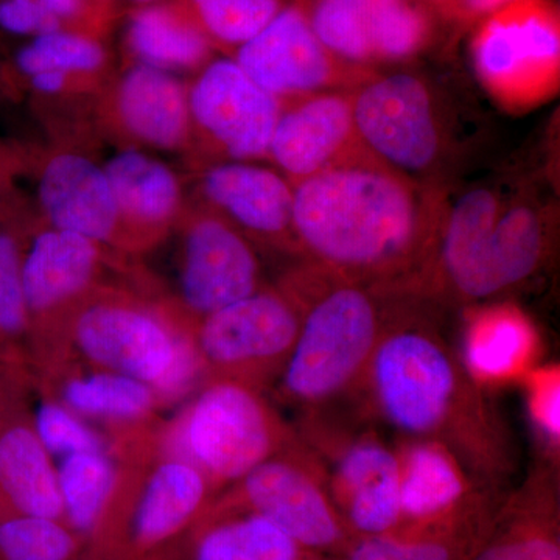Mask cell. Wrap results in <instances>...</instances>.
I'll list each match as a JSON object with an SVG mask.
<instances>
[{"instance_id":"c3c4849f","label":"cell","mask_w":560,"mask_h":560,"mask_svg":"<svg viewBox=\"0 0 560 560\" xmlns=\"http://www.w3.org/2000/svg\"><path fill=\"white\" fill-rule=\"evenodd\" d=\"M308 560H318V559L313 558V555H312L311 558H308Z\"/></svg>"},{"instance_id":"6da1fadb","label":"cell","mask_w":560,"mask_h":560,"mask_svg":"<svg viewBox=\"0 0 560 560\" xmlns=\"http://www.w3.org/2000/svg\"><path fill=\"white\" fill-rule=\"evenodd\" d=\"M445 206L436 187L355 162L293 184L294 238L320 270L419 296Z\"/></svg>"},{"instance_id":"cb8c5ba5","label":"cell","mask_w":560,"mask_h":560,"mask_svg":"<svg viewBox=\"0 0 560 560\" xmlns=\"http://www.w3.org/2000/svg\"><path fill=\"white\" fill-rule=\"evenodd\" d=\"M117 113L131 136L161 150L180 149L194 125L183 83L167 70L140 62L120 81Z\"/></svg>"},{"instance_id":"ac0fdd59","label":"cell","mask_w":560,"mask_h":560,"mask_svg":"<svg viewBox=\"0 0 560 560\" xmlns=\"http://www.w3.org/2000/svg\"><path fill=\"white\" fill-rule=\"evenodd\" d=\"M202 194L221 219L253 237L300 253L293 231V184L253 161H228L202 176Z\"/></svg>"},{"instance_id":"277c9868","label":"cell","mask_w":560,"mask_h":560,"mask_svg":"<svg viewBox=\"0 0 560 560\" xmlns=\"http://www.w3.org/2000/svg\"><path fill=\"white\" fill-rule=\"evenodd\" d=\"M550 248V217L541 206L475 187L445 206L420 296L470 305L500 298L534 278Z\"/></svg>"},{"instance_id":"7c38bea8","label":"cell","mask_w":560,"mask_h":560,"mask_svg":"<svg viewBox=\"0 0 560 560\" xmlns=\"http://www.w3.org/2000/svg\"><path fill=\"white\" fill-rule=\"evenodd\" d=\"M73 337L92 363L162 393L186 388L202 361L197 346L176 338L156 316L130 305H91L77 319Z\"/></svg>"},{"instance_id":"7dc6e473","label":"cell","mask_w":560,"mask_h":560,"mask_svg":"<svg viewBox=\"0 0 560 560\" xmlns=\"http://www.w3.org/2000/svg\"><path fill=\"white\" fill-rule=\"evenodd\" d=\"M427 2L434 3V2H438V0H427Z\"/></svg>"},{"instance_id":"b9f144b4","label":"cell","mask_w":560,"mask_h":560,"mask_svg":"<svg viewBox=\"0 0 560 560\" xmlns=\"http://www.w3.org/2000/svg\"><path fill=\"white\" fill-rule=\"evenodd\" d=\"M47 14L57 21L69 20L79 14L81 0H38Z\"/></svg>"},{"instance_id":"e575fe53","label":"cell","mask_w":560,"mask_h":560,"mask_svg":"<svg viewBox=\"0 0 560 560\" xmlns=\"http://www.w3.org/2000/svg\"><path fill=\"white\" fill-rule=\"evenodd\" d=\"M525 389L526 411L530 427L545 456L558 464L560 452V366L537 364L521 382Z\"/></svg>"},{"instance_id":"3957f363","label":"cell","mask_w":560,"mask_h":560,"mask_svg":"<svg viewBox=\"0 0 560 560\" xmlns=\"http://www.w3.org/2000/svg\"><path fill=\"white\" fill-rule=\"evenodd\" d=\"M289 289L301 308L294 348L280 372V393L305 419L359 396L397 294L308 264Z\"/></svg>"},{"instance_id":"603a6c76","label":"cell","mask_w":560,"mask_h":560,"mask_svg":"<svg viewBox=\"0 0 560 560\" xmlns=\"http://www.w3.org/2000/svg\"><path fill=\"white\" fill-rule=\"evenodd\" d=\"M10 515L62 521L57 469L35 429L9 412L0 425V518Z\"/></svg>"},{"instance_id":"8d00e7d4","label":"cell","mask_w":560,"mask_h":560,"mask_svg":"<svg viewBox=\"0 0 560 560\" xmlns=\"http://www.w3.org/2000/svg\"><path fill=\"white\" fill-rule=\"evenodd\" d=\"M36 436L49 455L65 456L83 452H105L94 430L81 422L68 407L58 404L40 405L33 423Z\"/></svg>"},{"instance_id":"8992f818","label":"cell","mask_w":560,"mask_h":560,"mask_svg":"<svg viewBox=\"0 0 560 560\" xmlns=\"http://www.w3.org/2000/svg\"><path fill=\"white\" fill-rule=\"evenodd\" d=\"M471 61L503 108L540 105L559 90L560 14L555 0H517L475 25Z\"/></svg>"},{"instance_id":"ee69618b","label":"cell","mask_w":560,"mask_h":560,"mask_svg":"<svg viewBox=\"0 0 560 560\" xmlns=\"http://www.w3.org/2000/svg\"><path fill=\"white\" fill-rule=\"evenodd\" d=\"M3 221H5V212H3L2 205H0V228L3 226Z\"/></svg>"},{"instance_id":"7a4b0ae2","label":"cell","mask_w":560,"mask_h":560,"mask_svg":"<svg viewBox=\"0 0 560 560\" xmlns=\"http://www.w3.org/2000/svg\"><path fill=\"white\" fill-rule=\"evenodd\" d=\"M418 301L397 294L359 397L401 438L447 447L480 485L503 481L514 470L503 420Z\"/></svg>"},{"instance_id":"83f0119b","label":"cell","mask_w":560,"mask_h":560,"mask_svg":"<svg viewBox=\"0 0 560 560\" xmlns=\"http://www.w3.org/2000/svg\"><path fill=\"white\" fill-rule=\"evenodd\" d=\"M128 46L140 65L167 70L194 69L208 60L210 36L200 21L168 7L139 10L128 25Z\"/></svg>"},{"instance_id":"f1b7e54d","label":"cell","mask_w":560,"mask_h":560,"mask_svg":"<svg viewBox=\"0 0 560 560\" xmlns=\"http://www.w3.org/2000/svg\"><path fill=\"white\" fill-rule=\"evenodd\" d=\"M62 522L81 539L91 540L116 497L117 469L105 452L65 456L57 470Z\"/></svg>"},{"instance_id":"ab89813d","label":"cell","mask_w":560,"mask_h":560,"mask_svg":"<svg viewBox=\"0 0 560 560\" xmlns=\"http://www.w3.org/2000/svg\"><path fill=\"white\" fill-rule=\"evenodd\" d=\"M69 75L62 72H47L35 73V75L28 77L31 86L39 94L55 95L66 90L68 86Z\"/></svg>"},{"instance_id":"bcb514c9","label":"cell","mask_w":560,"mask_h":560,"mask_svg":"<svg viewBox=\"0 0 560 560\" xmlns=\"http://www.w3.org/2000/svg\"><path fill=\"white\" fill-rule=\"evenodd\" d=\"M75 560H102V559L95 558V556H92L90 552V555H88L86 558H77Z\"/></svg>"},{"instance_id":"484cf974","label":"cell","mask_w":560,"mask_h":560,"mask_svg":"<svg viewBox=\"0 0 560 560\" xmlns=\"http://www.w3.org/2000/svg\"><path fill=\"white\" fill-rule=\"evenodd\" d=\"M121 220L161 226L178 213L180 184L164 162L139 150H124L103 165Z\"/></svg>"},{"instance_id":"30bf717a","label":"cell","mask_w":560,"mask_h":560,"mask_svg":"<svg viewBox=\"0 0 560 560\" xmlns=\"http://www.w3.org/2000/svg\"><path fill=\"white\" fill-rule=\"evenodd\" d=\"M301 327V308L287 290H257L202 318L197 349L219 377L259 388L279 377Z\"/></svg>"},{"instance_id":"1f68e13d","label":"cell","mask_w":560,"mask_h":560,"mask_svg":"<svg viewBox=\"0 0 560 560\" xmlns=\"http://www.w3.org/2000/svg\"><path fill=\"white\" fill-rule=\"evenodd\" d=\"M83 541L62 521L32 515L0 518V560H75Z\"/></svg>"},{"instance_id":"d590c367","label":"cell","mask_w":560,"mask_h":560,"mask_svg":"<svg viewBox=\"0 0 560 560\" xmlns=\"http://www.w3.org/2000/svg\"><path fill=\"white\" fill-rule=\"evenodd\" d=\"M24 250L16 232L0 228V346L16 340L31 326L22 283Z\"/></svg>"},{"instance_id":"4dcf8cb0","label":"cell","mask_w":560,"mask_h":560,"mask_svg":"<svg viewBox=\"0 0 560 560\" xmlns=\"http://www.w3.org/2000/svg\"><path fill=\"white\" fill-rule=\"evenodd\" d=\"M456 521L436 525L400 526L382 536L353 537L341 555L345 560H458L460 544L455 539Z\"/></svg>"},{"instance_id":"e0dca14e","label":"cell","mask_w":560,"mask_h":560,"mask_svg":"<svg viewBox=\"0 0 560 560\" xmlns=\"http://www.w3.org/2000/svg\"><path fill=\"white\" fill-rule=\"evenodd\" d=\"M260 264L248 238L220 215L194 220L184 235L180 296L202 318L256 293Z\"/></svg>"},{"instance_id":"4fadbf2b","label":"cell","mask_w":560,"mask_h":560,"mask_svg":"<svg viewBox=\"0 0 560 560\" xmlns=\"http://www.w3.org/2000/svg\"><path fill=\"white\" fill-rule=\"evenodd\" d=\"M235 62L280 102L353 91L375 72L341 60L313 31L304 3L293 2L235 51Z\"/></svg>"},{"instance_id":"ba28073f","label":"cell","mask_w":560,"mask_h":560,"mask_svg":"<svg viewBox=\"0 0 560 560\" xmlns=\"http://www.w3.org/2000/svg\"><path fill=\"white\" fill-rule=\"evenodd\" d=\"M302 441L318 455L331 500L353 537L399 528L400 481L396 447L371 430H346L324 419L304 420Z\"/></svg>"},{"instance_id":"44dd1931","label":"cell","mask_w":560,"mask_h":560,"mask_svg":"<svg viewBox=\"0 0 560 560\" xmlns=\"http://www.w3.org/2000/svg\"><path fill=\"white\" fill-rule=\"evenodd\" d=\"M38 200L55 230L108 242L121 217L103 165L77 153L51 158L38 183Z\"/></svg>"},{"instance_id":"5bb4252c","label":"cell","mask_w":560,"mask_h":560,"mask_svg":"<svg viewBox=\"0 0 560 560\" xmlns=\"http://www.w3.org/2000/svg\"><path fill=\"white\" fill-rule=\"evenodd\" d=\"M313 31L341 60L394 65L429 49L436 16L427 0H307Z\"/></svg>"},{"instance_id":"9a60e30c","label":"cell","mask_w":560,"mask_h":560,"mask_svg":"<svg viewBox=\"0 0 560 560\" xmlns=\"http://www.w3.org/2000/svg\"><path fill=\"white\" fill-rule=\"evenodd\" d=\"M191 124L230 161L268 158L282 102L261 90L234 58L205 66L189 91Z\"/></svg>"},{"instance_id":"f6af8a7d","label":"cell","mask_w":560,"mask_h":560,"mask_svg":"<svg viewBox=\"0 0 560 560\" xmlns=\"http://www.w3.org/2000/svg\"><path fill=\"white\" fill-rule=\"evenodd\" d=\"M135 2L143 3V5H150V3L160 2V0H135Z\"/></svg>"},{"instance_id":"d4e9b609","label":"cell","mask_w":560,"mask_h":560,"mask_svg":"<svg viewBox=\"0 0 560 560\" xmlns=\"http://www.w3.org/2000/svg\"><path fill=\"white\" fill-rule=\"evenodd\" d=\"M191 544V560H308L285 530L259 512L230 499L202 512Z\"/></svg>"},{"instance_id":"ffe728a7","label":"cell","mask_w":560,"mask_h":560,"mask_svg":"<svg viewBox=\"0 0 560 560\" xmlns=\"http://www.w3.org/2000/svg\"><path fill=\"white\" fill-rule=\"evenodd\" d=\"M399 459L400 526L436 525L466 517L481 499L477 486L458 458L436 441L401 438ZM399 526V528H400Z\"/></svg>"},{"instance_id":"60d3db41","label":"cell","mask_w":560,"mask_h":560,"mask_svg":"<svg viewBox=\"0 0 560 560\" xmlns=\"http://www.w3.org/2000/svg\"><path fill=\"white\" fill-rule=\"evenodd\" d=\"M20 167L16 153L10 147L0 143V200L9 191L14 173Z\"/></svg>"},{"instance_id":"74e56055","label":"cell","mask_w":560,"mask_h":560,"mask_svg":"<svg viewBox=\"0 0 560 560\" xmlns=\"http://www.w3.org/2000/svg\"><path fill=\"white\" fill-rule=\"evenodd\" d=\"M0 28L18 36H38L61 31V22L51 18L38 0H0Z\"/></svg>"},{"instance_id":"836d02e7","label":"cell","mask_w":560,"mask_h":560,"mask_svg":"<svg viewBox=\"0 0 560 560\" xmlns=\"http://www.w3.org/2000/svg\"><path fill=\"white\" fill-rule=\"evenodd\" d=\"M298 0H191L210 39L238 47Z\"/></svg>"},{"instance_id":"d6986e66","label":"cell","mask_w":560,"mask_h":560,"mask_svg":"<svg viewBox=\"0 0 560 560\" xmlns=\"http://www.w3.org/2000/svg\"><path fill=\"white\" fill-rule=\"evenodd\" d=\"M460 363L482 390L521 383L537 366L541 338L533 319L511 302L474 304L464 313Z\"/></svg>"},{"instance_id":"52a82bcc","label":"cell","mask_w":560,"mask_h":560,"mask_svg":"<svg viewBox=\"0 0 560 560\" xmlns=\"http://www.w3.org/2000/svg\"><path fill=\"white\" fill-rule=\"evenodd\" d=\"M296 438L259 388L217 377L190 405L180 429V447L210 486L237 485Z\"/></svg>"},{"instance_id":"7bdbcfd3","label":"cell","mask_w":560,"mask_h":560,"mask_svg":"<svg viewBox=\"0 0 560 560\" xmlns=\"http://www.w3.org/2000/svg\"><path fill=\"white\" fill-rule=\"evenodd\" d=\"M11 411V407L9 405V401H7L5 394L0 393V425H2L3 419L9 416V412Z\"/></svg>"},{"instance_id":"d6a6232c","label":"cell","mask_w":560,"mask_h":560,"mask_svg":"<svg viewBox=\"0 0 560 560\" xmlns=\"http://www.w3.org/2000/svg\"><path fill=\"white\" fill-rule=\"evenodd\" d=\"M105 50L97 40L69 32H49L33 36L16 54V68L22 75L62 72L66 75L91 73L102 68Z\"/></svg>"},{"instance_id":"4316f807","label":"cell","mask_w":560,"mask_h":560,"mask_svg":"<svg viewBox=\"0 0 560 560\" xmlns=\"http://www.w3.org/2000/svg\"><path fill=\"white\" fill-rule=\"evenodd\" d=\"M555 470L541 467L512 501L511 522L470 560H560L552 521Z\"/></svg>"},{"instance_id":"2e32d148","label":"cell","mask_w":560,"mask_h":560,"mask_svg":"<svg viewBox=\"0 0 560 560\" xmlns=\"http://www.w3.org/2000/svg\"><path fill=\"white\" fill-rule=\"evenodd\" d=\"M268 158L291 184L341 165L375 161L357 135L349 91L282 102Z\"/></svg>"},{"instance_id":"f546056e","label":"cell","mask_w":560,"mask_h":560,"mask_svg":"<svg viewBox=\"0 0 560 560\" xmlns=\"http://www.w3.org/2000/svg\"><path fill=\"white\" fill-rule=\"evenodd\" d=\"M62 399L69 410L80 415L132 420L153 408L154 389L138 378L106 371L66 383Z\"/></svg>"},{"instance_id":"7402d4cb","label":"cell","mask_w":560,"mask_h":560,"mask_svg":"<svg viewBox=\"0 0 560 560\" xmlns=\"http://www.w3.org/2000/svg\"><path fill=\"white\" fill-rule=\"evenodd\" d=\"M101 264V245L73 232L40 231L22 259V283L31 323L86 289Z\"/></svg>"},{"instance_id":"5b68a950","label":"cell","mask_w":560,"mask_h":560,"mask_svg":"<svg viewBox=\"0 0 560 560\" xmlns=\"http://www.w3.org/2000/svg\"><path fill=\"white\" fill-rule=\"evenodd\" d=\"M361 145L388 171L429 186L451 153L440 97L418 73L375 70L350 91Z\"/></svg>"},{"instance_id":"9c48e42d","label":"cell","mask_w":560,"mask_h":560,"mask_svg":"<svg viewBox=\"0 0 560 560\" xmlns=\"http://www.w3.org/2000/svg\"><path fill=\"white\" fill-rule=\"evenodd\" d=\"M228 499L276 523L311 555H341L353 539L331 500L324 464L300 438L250 470Z\"/></svg>"},{"instance_id":"8fae6325","label":"cell","mask_w":560,"mask_h":560,"mask_svg":"<svg viewBox=\"0 0 560 560\" xmlns=\"http://www.w3.org/2000/svg\"><path fill=\"white\" fill-rule=\"evenodd\" d=\"M210 482L186 459L165 460L130 503L113 501L91 537L102 560H150L186 533L206 511Z\"/></svg>"},{"instance_id":"f35d334b","label":"cell","mask_w":560,"mask_h":560,"mask_svg":"<svg viewBox=\"0 0 560 560\" xmlns=\"http://www.w3.org/2000/svg\"><path fill=\"white\" fill-rule=\"evenodd\" d=\"M517 0H438L430 3L434 13L444 20L460 25H477L478 22L488 18Z\"/></svg>"}]
</instances>
